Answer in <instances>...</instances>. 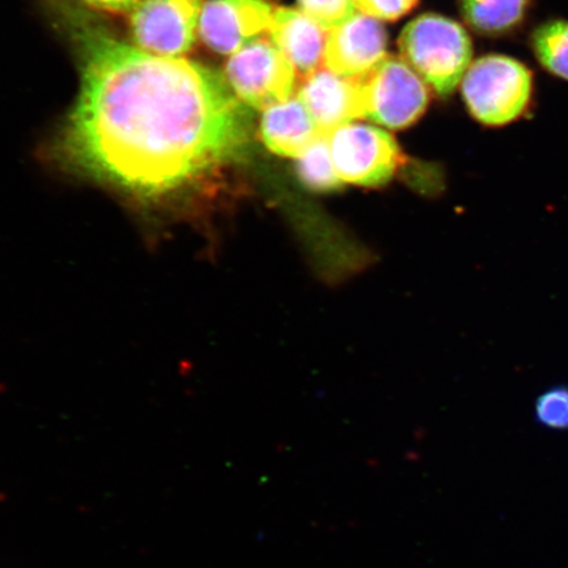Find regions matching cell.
<instances>
[{"label": "cell", "instance_id": "cell-1", "mask_svg": "<svg viewBox=\"0 0 568 568\" xmlns=\"http://www.w3.org/2000/svg\"><path fill=\"white\" fill-rule=\"evenodd\" d=\"M81 88L59 151L70 168L141 199L180 193L244 151L254 118L217 70L142 51L82 0H48Z\"/></svg>", "mask_w": 568, "mask_h": 568}, {"label": "cell", "instance_id": "cell-2", "mask_svg": "<svg viewBox=\"0 0 568 568\" xmlns=\"http://www.w3.org/2000/svg\"><path fill=\"white\" fill-rule=\"evenodd\" d=\"M404 61L439 97H449L471 67L473 42L465 28L437 13H425L404 28Z\"/></svg>", "mask_w": 568, "mask_h": 568}, {"label": "cell", "instance_id": "cell-3", "mask_svg": "<svg viewBox=\"0 0 568 568\" xmlns=\"http://www.w3.org/2000/svg\"><path fill=\"white\" fill-rule=\"evenodd\" d=\"M462 94L477 122L506 126L527 115L535 98V75L514 57L488 54L468 68Z\"/></svg>", "mask_w": 568, "mask_h": 568}, {"label": "cell", "instance_id": "cell-4", "mask_svg": "<svg viewBox=\"0 0 568 568\" xmlns=\"http://www.w3.org/2000/svg\"><path fill=\"white\" fill-rule=\"evenodd\" d=\"M362 119L403 130L420 119L429 103V90L406 61L387 57L368 73L355 77Z\"/></svg>", "mask_w": 568, "mask_h": 568}, {"label": "cell", "instance_id": "cell-5", "mask_svg": "<svg viewBox=\"0 0 568 568\" xmlns=\"http://www.w3.org/2000/svg\"><path fill=\"white\" fill-rule=\"evenodd\" d=\"M297 71L272 41L257 40L231 55L226 81L251 109L266 111L297 91Z\"/></svg>", "mask_w": 568, "mask_h": 568}, {"label": "cell", "instance_id": "cell-6", "mask_svg": "<svg viewBox=\"0 0 568 568\" xmlns=\"http://www.w3.org/2000/svg\"><path fill=\"white\" fill-rule=\"evenodd\" d=\"M328 140L341 181L355 186H382L404 162L395 139L381 128L351 123L331 132Z\"/></svg>", "mask_w": 568, "mask_h": 568}, {"label": "cell", "instance_id": "cell-7", "mask_svg": "<svg viewBox=\"0 0 568 568\" xmlns=\"http://www.w3.org/2000/svg\"><path fill=\"white\" fill-rule=\"evenodd\" d=\"M203 6L202 0H141L131 17L134 45L180 59L195 45Z\"/></svg>", "mask_w": 568, "mask_h": 568}, {"label": "cell", "instance_id": "cell-8", "mask_svg": "<svg viewBox=\"0 0 568 568\" xmlns=\"http://www.w3.org/2000/svg\"><path fill=\"white\" fill-rule=\"evenodd\" d=\"M274 11L268 0H210L203 6L199 34L213 52L233 55L262 38Z\"/></svg>", "mask_w": 568, "mask_h": 568}, {"label": "cell", "instance_id": "cell-9", "mask_svg": "<svg viewBox=\"0 0 568 568\" xmlns=\"http://www.w3.org/2000/svg\"><path fill=\"white\" fill-rule=\"evenodd\" d=\"M386 47L385 27L358 12L326 36L324 65L341 77H361L386 59Z\"/></svg>", "mask_w": 568, "mask_h": 568}, {"label": "cell", "instance_id": "cell-10", "mask_svg": "<svg viewBox=\"0 0 568 568\" xmlns=\"http://www.w3.org/2000/svg\"><path fill=\"white\" fill-rule=\"evenodd\" d=\"M297 98L324 134L362 119L357 80L341 77L326 68L304 78Z\"/></svg>", "mask_w": 568, "mask_h": 568}, {"label": "cell", "instance_id": "cell-11", "mask_svg": "<svg viewBox=\"0 0 568 568\" xmlns=\"http://www.w3.org/2000/svg\"><path fill=\"white\" fill-rule=\"evenodd\" d=\"M267 32L303 80L322 68L328 33L303 11L278 7Z\"/></svg>", "mask_w": 568, "mask_h": 568}, {"label": "cell", "instance_id": "cell-12", "mask_svg": "<svg viewBox=\"0 0 568 568\" xmlns=\"http://www.w3.org/2000/svg\"><path fill=\"white\" fill-rule=\"evenodd\" d=\"M322 131L300 98L270 106L262 115L260 136L270 152L297 159Z\"/></svg>", "mask_w": 568, "mask_h": 568}, {"label": "cell", "instance_id": "cell-13", "mask_svg": "<svg viewBox=\"0 0 568 568\" xmlns=\"http://www.w3.org/2000/svg\"><path fill=\"white\" fill-rule=\"evenodd\" d=\"M535 0H460L462 17L488 38L517 33L527 23Z\"/></svg>", "mask_w": 568, "mask_h": 568}, {"label": "cell", "instance_id": "cell-14", "mask_svg": "<svg viewBox=\"0 0 568 568\" xmlns=\"http://www.w3.org/2000/svg\"><path fill=\"white\" fill-rule=\"evenodd\" d=\"M529 48L544 70L568 82L567 19H550L538 24L530 32Z\"/></svg>", "mask_w": 568, "mask_h": 568}, {"label": "cell", "instance_id": "cell-15", "mask_svg": "<svg viewBox=\"0 0 568 568\" xmlns=\"http://www.w3.org/2000/svg\"><path fill=\"white\" fill-rule=\"evenodd\" d=\"M296 160V173L310 190L328 193L344 186L333 163L328 134H320Z\"/></svg>", "mask_w": 568, "mask_h": 568}, {"label": "cell", "instance_id": "cell-16", "mask_svg": "<svg viewBox=\"0 0 568 568\" xmlns=\"http://www.w3.org/2000/svg\"><path fill=\"white\" fill-rule=\"evenodd\" d=\"M300 9L329 32L351 20L355 13L353 0H297Z\"/></svg>", "mask_w": 568, "mask_h": 568}, {"label": "cell", "instance_id": "cell-17", "mask_svg": "<svg viewBox=\"0 0 568 568\" xmlns=\"http://www.w3.org/2000/svg\"><path fill=\"white\" fill-rule=\"evenodd\" d=\"M536 420L550 430H568V386H556L539 395Z\"/></svg>", "mask_w": 568, "mask_h": 568}, {"label": "cell", "instance_id": "cell-18", "mask_svg": "<svg viewBox=\"0 0 568 568\" xmlns=\"http://www.w3.org/2000/svg\"><path fill=\"white\" fill-rule=\"evenodd\" d=\"M418 0H353L355 9L378 20H396L408 13Z\"/></svg>", "mask_w": 568, "mask_h": 568}, {"label": "cell", "instance_id": "cell-19", "mask_svg": "<svg viewBox=\"0 0 568 568\" xmlns=\"http://www.w3.org/2000/svg\"><path fill=\"white\" fill-rule=\"evenodd\" d=\"M91 10L110 11L115 13L133 12L141 0H82Z\"/></svg>", "mask_w": 568, "mask_h": 568}]
</instances>
